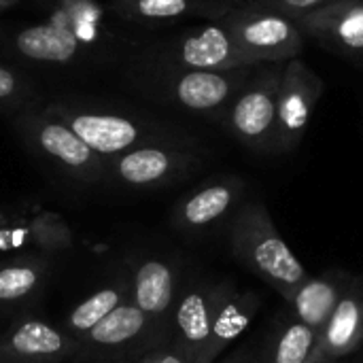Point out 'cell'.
Instances as JSON below:
<instances>
[{"instance_id": "d4e9b609", "label": "cell", "mask_w": 363, "mask_h": 363, "mask_svg": "<svg viewBox=\"0 0 363 363\" xmlns=\"http://www.w3.org/2000/svg\"><path fill=\"white\" fill-rule=\"evenodd\" d=\"M255 6H264V9H272V11H281L285 15L298 17L304 13H311L319 6L332 4L336 0H247Z\"/></svg>"}, {"instance_id": "cb8c5ba5", "label": "cell", "mask_w": 363, "mask_h": 363, "mask_svg": "<svg viewBox=\"0 0 363 363\" xmlns=\"http://www.w3.org/2000/svg\"><path fill=\"white\" fill-rule=\"evenodd\" d=\"M317 338L319 334L315 330L289 313L262 347V363H304L315 353Z\"/></svg>"}, {"instance_id": "603a6c76", "label": "cell", "mask_w": 363, "mask_h": 363, "mask_svg": "<svg viewBox=\"0 0 363 363\" xmlns=\"http://www.w3.org/2000/svg\"><path fill=\"white\" fill-rule=\"evenodd\" d=\"M128 289H130L128 274H123V277H119V281H115L111 285H104L102 289L94 291L89 298L79 302L66 315V319L62 323V330L79 342L102 319H106L117 306H121L128 300Z\"/></svg>"}, {"instance_id": "7a4b0ae2", "label": "cell", "mask_w": 363, "mask_h": 363, "mask_svg": "<svg viewBox=\"0 0 363 363\" xmlns=\"http://www.w3.org/2000/svg\"><path fill=\"white\" fill-rule=\"evenodd\" d=\"M285 62L255 64L247 83L230 102L221 117L225 132L242 147L272 155L277 102L283 81Z\"/></svg>"}, {"instance_id": "83f0119b", "label": "cell", "mask_w": 363, "mask_h": 363, "mask_svg": "<svg viewBox=\"0 0 363 363\" xmlns=\"http://www.w3.org/2000/svg\"><path fill=\"white\" fill-rule=\"evenodd\" d=\"M219 363H262V347L245 345V347L236 349L234 353H230Z\"/></svg>"}, {"instance_id": "5bb4252c", "label": "cell", "mask_w": 363, "mask_h": 363, "mask_svg": "<svg viewBox=\"0 0 363 363\" xmlns=\"http://www.w3.org/2000/svg\"><path fill=\"white\" fill-rule=\"evenodd\" d=\"M170 68L187 70H232L253 66L238 51L221 21H206L183 32L166 51Z\"/></svg>"}, {"instance_id": "4dcf8cb0", "label": "cell", "mask_w": 363, "mask_h": 363, "mask_svg": "<svg viewBox=\"0 0 363 363\" xmlns=\"http://www.w3.org/2000/svg\"><path fill=\"white\" fill-rule=\"evenodd\" d=\"M2 217H4V213H0V228H2Z\"/></svg>"}, {"instance_id": "ac0fdd59", "label": "cell", "mask_w": 363, "mask_h": 363, "mask_svg": "<svg viewBox=\"0 0 363 363\" xmlns=\"http://www.w3.org/2000/svg\"><path fill=\"white\" fill-rule=\"evenodd\" d=\"M351 279L353 274L340 268H330L317 277L311 274L289 302L291 315L319 334L328 323L332 311L336 308L338 300L342 298L345 289L349 287Z\"/></svg>"}, {"instance_id": "e0dca14e", "label": "cell", "mask_w": 363, "mask_h": 363, "mask_svg": "<svg viewBox=\"0 0 363 363\" xmlns=\"http://www.w3.org/2000/svg\"><path fill=\"white\" fill-rule=\"evenodd\" d=\"M363 345V277L353 274L349 287L345 289L342 298L338 300L336 308L332 311L328 323L319 332L317 349L334 359L340 362Z\"/></svg>"}, {"instance_id": "44dd1931", "label": "cell", "mask_w": 363, "mask_h": 363, "mask_svg": "<svg viewBox=\"0 0 363 363\" xmlns=\"http://www.w3.org/2000/svg\"><path fill=\"white\" fill-rule=\"evenodd\" d=\"M51 257L40 253H19L0 264V308L11 311L30 302L47 281Z\"/></svg>"}, {"instance_id": "1f68e13d", "label": "cell", "mask_w": 363, "mask_h": 363, "mask_svg": "<svg viewBox=\"0 0 363 363\" xmlns=\"http://www.w3.org/2000/svg\"><path fill=\"white\" fill-rule=\"evenodd\" d=\"M355 2H362V4H363V0H355Z\"/></svg>"}, {"instance_id": "7c38bea8", "label": "cell", "mask_w": 363, "mask_h": 363, "mask_svg": "<svg viewBox=\"0 0 363 363\" xmlns=\"http://www.w3.org/2000/svg\"><path fill=\"white\" fill-rule=\"evenodd\" d=\"M164 345L149 319L128 300L102 319L89 334L79 340L74 359H98L134 353L138 347L147 351Z\"/></svg>"}, {"instance_id": "8992f818", "label": "cell", "mask_w": 363, "mask_h": 363, "mask_svg": "<svg viewBox=\"0 0 363 363\" xmlns=\"http://www.w3.org/2000/svg\"><path fill=\"white\" fill-rule=\"evenodd\" d=\"M17 128L26 145L68 179L83 185H96L106 179V160L91 151L49 108L23 115Z\"/></svg>"}, {"instance_id": "d6986e66", "label": "cell", "mask_w": 363, "mask_h": 363, "mask_svg": "<svg viewBox=\"0 0 363 363\" xmlns=\"http://www.w3.org/2000/svg\"><path fill=\"white\" fill-rule=\"evenodd\" d=\"M234 4L236 0H113V9L134 21H219Z\"/></svg>"}, {"instance_id": "484cf974", "label": "cell", "mask_w": 363, "mask_h": 363, "mask_svg": "<svg viewBox=\"0 0 363 363\" xmlns=\"http://www.w3.org/2000/svg\"><path fill=\"white\" fill-rule=\"evenodd\" d=\"M136 363H191L189 362V357L181 351V349H177L170 340L168 342H164V345H160V347H155V349H151V351H147L140 359Z\"/></svg>"}, {"instance_id": "52a82bcc", "label": "cell", "mask_w": 363, "mask_h": 363, "mask_svg": "<svg viewBox=\"0 0 363 363\" xmlns=\"http://www.w3.org/2000/svg\"><path fill=\"white\" fill-rule=\"evenodd\" d=\"M236 289L230 279H196L181 287L170 321V342L191 363L202 353L221 306Z\"/></svg>"}, {"instance_id": "4316f807", "label": "cell", "mask_w": 363, "mask_h": 363, "mask_svg": "<svg viewBox=\"0 0 363 363\" xmlns=\"http://www.w3.org/2000/svg\"><path fill=\"white\" fill-rule=\"evenodd\" d=\"M21 89V81L15 72H11L9 68L0 66V102H9L15 96H19Z\"/></svg>"}, {"instance_id": "ffe728a7", "label": "cell", "mask_w": 363, "mask_h": 363, "mask_svg": "<svg viewBox=\"0 0 363 363\" xmlns=\"http://www.w3.org/2000/svg\"><path fill=\"white\" fill-rule=\"evenodd\" d=\"M264 306V298L257 291H234L225 304L221 306L211 336L202 349V353L198 355L196 363H215L221 353L232 347L253 323V319L257 317V313Z\"/></svg>"}, {"instance_id": "4fadbf2b", "label": "cell", "mask_w": 363, "mask_h": 363, "mask_svg": "<svg viewBox=\"0 0 363 363\" xmlns=\"http://www.w3.org/2000/svg\"><path fill=\"white\" fill-rule=\"evenodd\" d=\"M79 342L62 325L21 319L0 334V363H64L74 359Z\"/></svg>"}, {"instance_id": "8fae6325", "label": "cell", "mask_w": 363, "mask_h": 363, "mask_svg": "<svg viewBox=\"0 0 363 363\" xmlns=\"http://www.w3.org/2000/svg\"><path fill=\"white\" fill-rule=\"evenodd\" d=\"M247 189L249 183L238 174H219L204 181L174 204V230L187 236H202L223 223L228 225L245 202Z\"/></svg>"}, {"instance_id": "30bf717a", "label": "cell", "mask_w": 363, "mask_h": 363, "mask_svg": "<svg viewBox=\"0 0 363 363\" xmlns=\"http://www.w3.org/2000/svg\"><path fill=\"white\" fill-rule=\"evenodd\" d=\"M253 66L232 70L170 68L164 77V94L177 106L221 121L234 96L247 83Z\"/></svg>"}, {"instance_id": "9a60e30c", "label": "cell", "mask_w": 363, "mask_h": 363, "mask_svg": "<svg viewBox=\"0 0 363 363\" xmlns=\"http://www.w3.org/2000/svg\"><path fill=\"white\" fill-rule=\"evenodd\" d=\"M304 36L317 40L330 53L363 60V4L336 0L296 17Z\"/></svg>"}, {"instance_id": "277c9868", "label": "cell", "mask_w": 363, "mask_h": 363, "mask_svg": "<svg viewBox=\"0 0 363 363\" xmlns=\"http://www.w3.org/2000/svg\"><path fill=\"white\" fill-rule=\"evenodd\" d=\"M219 21L228 28L238 51L253 66L298 57L306 38L296 17L255 6L247 0H236L232 11Z\"/></svg>"}, {"instance_id": "9c48e42d", "label": "cell", "mask_w": 363, "mask_h": 363, "mask_svg": "<svg viewBox=\"0 0 363 363\" xmlns=\"http://www.w3.org/2000/svg\"><path fill=\"white\" fill-rule=\"evenodd\" d=\"M128 302L153 325L164 342L170 340V321L183 287V266L170 257H140L128 262Z\"/></svg>"}, {"instance_id": "7402d4cb", "label": "cell", "mask_w": 363, "mask_h": 363, "mask_svg": "<svg viewBox=\"0 0 363 363\" xmlns=\"http://www.w3.org/2000/svg\"><path fill=\"white\" fill-rule=\"evenodd\" d=\"M13 45L19 55L34 62L51 64L70 62L81 51L79 36L70 28L57 23H38L23 28L21 32H17Z\"/></svg>"}, {"instance_id": "f546056e", "label": "cell", "mask_w": 363, "mask_h": 363, "mask_svg": "<svg viewBox=\"0 0 363 363\" xmlns=\"http://www.w3.org/2000/svg\"><path fill=\"white\" fill-rule=\"evenodd\" d=\"M19 0H0V11H4V9H9V6H13V4H17Z\"/></svg>"}, {"instance_id": "ba28073f", "label": "cell", "mask_w": 363, "mask_h": 363, "mask_svg": "<svg viewBox=\"0 0 363 363\" xmlns=\"http://www.w3.org/2000/svg\"><path fill=\"white\" fill-rule=\"evenodd\" d=\"M323 79L298 55L285 62L277 102L272 155L294 153L311 125L313 113L323 96Z\"/></svg>"}, {"instance_id": "2e32d148", "label": "cell", "mask_w": 363, "mask_h": 363, "mask_svg": "<svg viewBox=\"0 0 363 363\" xmlns=\"http://www.w3.org/2000/svg\"><path fill=\"white\" fill-rule=\"evenodd\" d=\"M72 247L68 223L55 213H17L4 215L0 228V251L19 249V253L57 255Z\"/></svg>"}, {"instance_id": "f1b7e54d", "label": "cell", "mask_w": 363, "mask_h": 363, "mask_svg": "<svg viewBox=\"0 0 363 363\" xmlns=\"http://www.w3.org/2000/svg\"><path fill=\"white\" fill-rule=\"evenodd\" d=\"M304 363H338V362H334V359H330V357H325L319 349H315V353L306 359Z\"/></svg>"}, {"instance_id": "3957f363", "label": "cell", "mask_w": 363, "mask_h": 363, "mask_svg": "<svg viewBox=\"0 0 363 363\" xmlns=\"http://www.w3.org/2000/svg\"><path fill=\"white\" fill-rule=\"evenodd\" d=\"M206 151L191 138L179 143H153L106 160V179L132 191H151L174 185L198 172Z\"/></svg>"}, {"instance_id": "5b68a950", "label": "cell", "mask_w": 363, "mask_h": 363, "mask_svg": "<svg viewBox=\"0 0 363 363\" xmlns=\"http://www.w3.org/2000/svg\"><path fill=\"white\" fill-rule=\"evenodd\" d=\"M49 111L104 160H111L143 145L191 140L189 136L166 130L157 123L132 119L119 113H100L87 108H72L64 104L49 106Z\"/></svg>"}, {"instance_id": "6da1fadb", "label": "cell", "mask_w": 363, "mask_h": 363, "mask_svg": "<svg viewBox=\"0 0 363 363\" xmlns=\"http://www.w3.org/2000/svg\"><path fill=\"white\" fill-rule=\"evenodd\" d=\"M225 228L232 257L289 304L311 274L277 230L266 204L242 202Z\"/></svg>"}]
</instances>
